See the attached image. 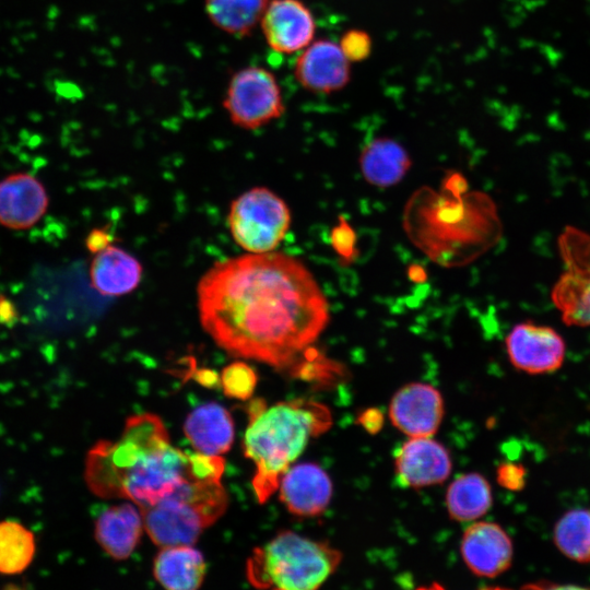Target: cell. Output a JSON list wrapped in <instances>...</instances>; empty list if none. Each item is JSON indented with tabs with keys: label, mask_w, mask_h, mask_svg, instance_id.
<instances>
[{
	"label": "cell",
	"mask_w": 590,
	"mask_h": 590,
	"mask_svg": "<svg viewBox=\"0 0 590 590\" xmlns=\"http://www.w3.org/2000/svg\"><path fill=\"white\" fill-rule=\"evenodd\" d=\"M36 551L35 536L22 523L0 521V574L17 575L32 563Z\"/></svg>",
	"instance_id": "obj_24"
},
{
	"label": "cell",
	"mask_w": 590,
	"mask_h": 590,
	"mask_svg": "<svg viewBox=\"0 0 590 590\" xmlns=\"http://www.w3.org/2000/svg\"><path fill=\"white\" fill-rule=\"evenodd\" d=\"M222 105L233 125L250 131L279 119L286 110L276 76L270 69L256 64L231 75Z\"/></svg>",
	"instance_id": "obj_7"
},
{
	"label": "cell",
	"mask_w": 590,
	"mask_h": 590,
	"mask_svg": "<svg viewBox=\"0 0 590 590\" xmlns=\"http://www.w3.org/2000/svg\"><path fill=\"white\" fill-rule=\"evenodd\" d=\"M227 507L221 479L193 480L142 509L150 539L158 546L191 545Z\"/></svg>",
	"instance_id": "obj_5"
},
{
	"label": "cell",
	"mask_w": 590,
	"mask_h": 590,
	"mask_svg": "<svg viewBox=\"0 0 590 590\" xmlns=\"http://www.w3.org/2000/svg\"><path fill=\"white\" fill-rule=\"evenodd\" d=\"M144 527L142 511L131 504L104 510L95 521V539L115 559H126L137 547Z\"/></svg>",
	"instance_id": "obj_18"
},
{
	"label": "cell",
	"mask_w": 590,
	"mask_h": 590,
	"mask_svg": "<svg viewBox=\"0 0 590 590\" xmlns=\"http://www.w3.org/2000/svg\"><path fill=\"white\" fill-rule=\"evenodd\" d=\"M497 480L502 486L519 489L523 485V469L516 464H503L497 471Z\"/></svg>",
	"instance_id": "obj_29"
},
{
	"label": "cell",
	"mask_w": 590,
	"mask_h": 590,
	"mask_svg": "<svg viewBox=\"0 0 590 590\" xmlns=\"http://www.w3.org/2000/svg\"><path fill=\"white\" fill-rule=\"evenodd\" d=\"M223 472L221 456L174 447L162 420L144 413L130 416L118 439L92 447L84 480L96 496L128 499L142 510L190 481L222 479Z\"/></svg>",
	"instance_id": "obj_2"
},
{
	"label": "cell",
	"mask_w": 590,
	"mask_h": 590,
	"mask_svg": "<svg viewBox=\"0 0 590 590\" xmlns=\"http://www.w3.org/2000/svg\"><path fill=\"white\" fill-rule=\"evenodd\" d=\"M184 432L197 452L222 456L234 441V423L228 411L215 402L199 405L189 413Z\"/></svg>",
	"instance_id": "obj_17"
},
{
	"label": "cell",
	"mask_w": 590,
	"mask_h": 590,
	"mask_svg": "<svg viewBox=\"0 0 590 590\" xmlns=\"http://www.w3.org/2000/svg\"><path fill=\"white\" fill-rule=\"evenodd\" d=\"M281 502L287 510L300 517L322 514L332 497V482L318 464L304 462L291 465L279 484Z\"/></svg>",
	"instance_id": "obj_15"
},
{
	"label": "cell",
	"mask_w": 590,
	"mask_h": 590,
	"mask_svg": "<svg viewBox=\"0 0 590 590\" xmlns=\"http://www.w3.org/2000/svg\"><path fill=\"white\" fill-rule=\"evenodd\" d=\"M358 164L367 182L388 188L404 178L412 160L401 143L388 137H378L363 148Z\"/></svg>",
	"instance_id": "obj_20"
},
{
	"label": "cell",
	"mask_w": 590,
	"mask_h": 590,
	"mask_svg": "<svg viewBox=\"0 0 590 590\" xmlns=\"http://www.w3.org/2000/svg\"><path fill=\"white\" fill-rule=\"evenodd\" d=\"M220 381L226 397L248 400L255 391L258 377L250 365L239 361L223 368Z\"/></svg>",
	"instance_id": "obj_26"
},
{
	"label": "cell",
	"mask_w": 590,
	"mask_h": 590,
	"mask_svg": "<svg viewBox=\"0 0 590 590\" xmlns=\"http://www.w3.org/2000/svg\"><path fill=\"white\" fill-rule=\"evenodd\" d=\"M505 344L511 365L528 374L553 373L565 359L564 339L547 326L530 321L518 323L506 337Z\"/></svg>",
	"instance_id": "obj_10"
},
{
	"label": "cell",
	"mask_w": 590,
	"mask_h": 590,
	"mask_svg": "<svg viewBox=\"0 0 590 590\" xmlns=\"http://www.w3.org/2000/svg\"><path fill=\"white\" fill-rule=\"evenodd\" d=\"M202 328L234 357L287 368L318 339L329 305L310 271L282 252L214 263L197 286Z\"/></svg>",
	"instance_id": "obj_1"
},
{
	"label": "cell",
	"mask_w": 590,
	"mask_h": 590,
	"mask_svg": "<svg viewBox=\"0 0 590 590\" xmlns=\"http://www.w3.org/2000/svg\"><path fill=\"white\" fill-rule=\"evenodd\" d=\"M270 0H204V12L211 24L234 37H247L260 24Z\"/></svg>",
	"instance_id": "obj_23"
},
{
	"label": "cell",
	"mask_w": 590,
	"mask_h": 590,
	"mask_svg": "<svg viewBox=\"0 0 590 590\" xmlns=\"http://www.w3.org/2000/svg\"><path fill=\"white\" fill-rule=\"evenodd\" d=\"M227 222L239 247L250 253H263L273 251L284 239L291 225V213L278 194L256 187L232 202Z\"/></svg>",
	"instance_id": "obj_6"
},
{
	"label": "cell",
	"mask_w": 590,
	"mask_h": 590,
	"mask_svg": "<svg viewBox=\"0 0 590 590\" xmlns=\"http://www.w3.org/2000/svg\"><path fill=\"white\" fill-rule=\"evenodd\" d=\"M460 553L473 574L493 578L510 567L514 546L510 536L499 524L476 521L463 532Z\"/></svg>",
	"instance_id": "obj_14"
},
{
	"label": "cell",
	"mask_w": 590,
	"mask_h": 590,
	"mask_svg": "<svg viewBox=\"0 0 590 590\" xmlns=\"http://www.w3.org/2000/svg\"><path fill=\"white\" fill-rule=\"evenodd\" d=\"M340 220V224L332 231L331 243L337 253L345 261L351 262L356 256L355 233L346 221L342 217Z\"/></svg>",
	"instance_id": "obj_28"
},
{
	"label": "cell",
	"mask_w": 590,
	"mask_h": 590,
	"mask_svg": "<svg viewBox=\"0 0 590 590\" xmlns=\"http://www.w3.org/2000/svg\"><path fill=\"white\" fill-rule=\"evenodd\" d=\"M564 271L551 298L567 326L590 327V235L566 226L557 239Z\"/></svg>",
	"instance_id": "obj_8"
},
{
	"label": "cell",
	"mask_w": 590,
	"mask_h": 590,
	"mask_svg": "<svg viewBox=\"0 0 590 590\" xmlns=\"http://www.w3.org/2000/svg\"><path fill=\"white\" fill-rule=\"evenodd\" d=\"M492 503L488 481L475 472L458 476L446 492L448 514L453 520L461 522L480 519L488 511Z\"/></svg>",
	"instance_id": "obj_22"
},
{
	"label": "cell",
	"mask_w": 590,
	"mask_h": 590,
	"mask_svg": "<svg viewBox=\"0 0 590 590\" xmlns=\"http://www.w3.org/2000/svg\"><path fill=\"white\" fill-rule=\"evenodd\" d=\"M557 548L577 563H590V510L571 509L564 514L554 528Z\"/></svg>",
	"instance_id": "obj_25"
},
{
	"label": "cell",
	"mask_w": 590,
	"mask_h": 590,
	"mask_svg": "<svg viewBox=\"0 0 590 590\" xmlns=\"http://www.w3.org/2000/svg\"><path fill=\"white\" fill-rule=\"evenodd\" d=\"M351 64L338 42L318 38L298 52L293 74L299 86L308 93L330 95L350 84Z\"/></svg>",
	"instance_id": "obj_9"
},
{
	"label": "cell",
	"mask_w": 590,
	"mask_h": 590,
	"mask_svg": "<svg viewBox=\"0 0 590 590\" xmlns=\"http://www.w3.org/2000/svg\"><path fill=\"white\" fill-rule=\"evenodd\" d=\"M398 483L422 488L440 484L451 472L448 450L433 437H409L394 453Z\"/></svg>",
	"instance_id": "obj_13"
},
{
	"label": "cell",
	"mask_w": 590,
	"mask_h": 590,
	"mask_svg": "<svg viewBox=\"0 0 590 590\" xmlns=\"http://www.w3.org/2000/svg\"><path fill=\"white\" fill-rule=\"evenodd\" d=\"M259 27L269 48L282 55L302 51L317 31L314 13L303 0H270Z\"/></svg>",
	"instance_id": "obj_11"
},
{
	"label": "cell",
	"mask_w": 590,
	"mask_h": 590,
	"mask_svg": "<svg viewBox=\"0 0 590 590\" xmlns=\"http://www.w3.org/2000/svg\"><path fill=\"white\" fill-rule=\"evenodd\" d=\"M341 559L342 554L328 543L286 530L252 551L246 576L260 589L315 590Z\"/></svg>",
	"instance_id": "obj_4"
},
{
	"label": "cell",
	"mask_w": 590,
	"mask_h": 590,
	"mask_svg": "<svg viewBox=\"0 0 590 590\" xmlns=\"http://www.w3.org/2000/svg\"><path fill=\"white\" fill-rule=\"evenodd\" d=\"M338 43L351 63L365 61L373 51V38L362 28L346 30Z\"/></svg>",
	"instance_id": "obj_27"
},
{
	"label": "cell",
	"mask_w": 590,
	"mask_h": 590,
	"mask_svg": "<svg viewBox=\"0 0 590 590\" xmlns=\"http://www.w3.org/2000/svg\"><path fill=\"white\" fill-rule=\"evenodd\" d=\"M332 425L324 404L308 399L282 401L270 406L262 399L248 404L244 452L256 468L252 487L259 503L279 488L283 474L302 455L310 439Z\"/></svg>",
	"instance_id": "obj_3"
},
{
	"label": "cell",
	"mask_w": 590,
	"mask_h": 590,
	"mask_svg": "<svg viewBox=\"0 0 590 590\" xmlns=\"http://www.w3.org/2000/svg\"><path fill=\"white\" fill-rule=\"evenodd\" d=\"M586 7H587L588 14L590 16V0H586Z\"/></svg>",
	"instance_id": "obj_32"
},
{
	"label": "cell",
	"mask_w": 590,
	"mask_h": 590,
	"mask_svg": "<svg viewBox=\"0 0 590 590\" xmlns=\"http://www.w3.org/2000/svg\"><path fill=\"white\" fill-rule=\"evenodd\" d=\"M359 423L368 433L374 434L381 428L384 417L379 410L368 409L361 415Z\"/></svg>",
	"instance_id": "obj_31"
},
{
	"label": "cell",
	"mask_w": 590,
	"mask_h": 590,
	"mask_svg": "<svg viewBox=\"0 0 590 590\" xmlns=\"http://www.w3.org/2000/svg\"><path fill=\"white\" fill-rule=\"evenodd\" d=\"M203 555L190 545L163 546L154 558L153 575L169 590H193L205 575Z\"/></svg>",
	"instance_id": "obj_21"
},
{
	"label": "cell",
	"mask_w": 590,
	"mask_h": 590,
	"mask_svg": "<svg viewBox=\"0 0 590 590\" xmlns=\"http://www.w3.org/2000/svg\"><path fill=\"white\" fill-rule=\"evenodd\" d=\"M142 272V266L135 257L113 245L95 253L90 267L92 286L107 296H120L134 291L140 284Z\"/></svg>",
	"instance_id": "obj_19"
},
{
	"label": "cell",
	"mask_w": 590,
	"mask_h": 590,
	"mask_svg": "<svg viewBox=\"0 0 590 590\" xmlns=\"http://www.w3.org/2000/svg\"><path fill=\"white\" fill-rule=\"evenodd\" d=\"M48 194L30 173H14L0 180V225L10 229L34 226L46 213Z\"/></svg>",
	"instance_id": "obj_16"
},
{
	"label": "cell",
	"mask_w": 590,
	"mask_h": 590,
	"mask_svg": "<svg viewBox=\"0 0 590 590\" xmlns=\"http://www.w3.org/2000/svg\"><path fill=\"white\" fill-rule=\"evenodd\" d=\"M113 236L109 232L102 229V228H95L90 232L85 239V245L87 249L92 253H97L102 251L103 249L107 248L111 245Z\"/></svg>",
	"instance_id": "obj_30"
},
{
	"label": "cell",
	"mask_w": 590,
	"mask_h": 590,
	"mask_svg": "<svg viewBox=\"0 0 590 590\" xmlns=\"http://www.w3.org/2000/svg\"><path fill=\"white\" fill-rule=\"evenodd\" d=\"M388 414L408 437H433L444 417V399L432 385L410 382L393 394Z\"/></svg>",
	"instance_id": "obj_12"
}]
</instances>
